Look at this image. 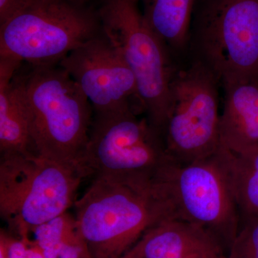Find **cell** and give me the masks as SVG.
Wrapping results in <instances>:
<instances>
[{"instance_id":"obj_1","label":"cell","mask_w":258,"mask_h":258,"mask_svg":"<svg viewBox=\"0 0 258 258\" xmlns=\"http://www.w3.org/2000/svg\"><path fill=\"white\" fill-rule=\"evenodd\" d=\"M75 208L91 258H121L150 227L170 219L154 178H93Z\"/></svg>"},{"instance_id":"obj_2","label":"cell","mask_w":258,"mask_h":258,"mask_svg":"<svg viewBox=\"0 0 258 258\" xmlns=\"http://www.w3.org/2000/svg\"><path fill=\"white\" fill-rule=\"evenodd\" d=\"M34 152L77 168L87 145L93 108L59 64L19 68Z\"/></svg>"},{"instance_id":"obj_3","label":"cell","mask_w":258,"mask_h":258,"mask_svg":"<svg viewBox=\"0 0 258 258\" xmlns=\"http://www.w3.org/2000/svg\"><path fill=\"white\" fill-rule=\"evenodd\" d=\"M103 32L86 0H30L0 25V57L32 66L58 64Z\"/></svg>"},{"instance_id":"obj_4","label":"cell","mask_w":258,"mask_h":258,"mask_svg":"<svg viewBox=\"0 0 258 258\" xmlns=\"http://www.w3.org/2000/svg\"><path fill=\"white\" fill-rule=\"evenodd\" d=\"M98 12L103 32L137 79L146 118L163 136L177 60L148 23L138 0H101Z\"/></svg>"},{"instance_id":"obj_5","label":"cell","mask_w":258,"mask_h":258,"mask_svg":"<svg viewBox=\"0 0 258 258\" xmlns=\"http://www.w3.org/2000/svg\"><path fill=\"white\" fill-rule=\"evenodd\" d=\"M83 179L76 166L36 153L1 154L0 214L23 237L63 215Z\"/></svg>"},{"instance_id":"obj_6","label":"cell","mask_w":258,"mask_h":258,"mask_svg":"<svg viewBox=\"0 0 258 258\" xmlns=\"http://www.w3.org/2000/svg\"><path fill=\"white\" fill-rule=\"evenodd\" d=\"M186 55L206 66L221 88L237 81L258 83V0H204Z\"/></svg>"},{"instance_id":"obj_7","label":"cell","mask_w":258,"mask_h":258,"mask_svg":"<svg viewBox=\"0 0 258 258\" xmlns=\"http://www.w3.org/2000/svg\"><path fill=\"white\" fill-rule=\"evenodd\" d=\"M218 79L200 61L185 55L171 80L163 139L172 162L188 164L215 155L220 141Z\"/></svg>"},{"instance_id":"obj_8","label":"cell","mask_w":258,"mask_h":258,"mask_svg":"<svg viewBox=\"0 0 258 258\" xmlns=\"http://www.w3.org/2000/svg\"><path fill=\"white\" fill-rule=\"evenodd\" d=\"M221 149L212 157L191 164L169 160L154 179L171 219L201 226L220 241L227 253L240 230V218Z\"/></svg>"},{"instance_id":"obj_9","label":"cell","mask_w":258,"mask_h":258,"mask_svg":"<svg viewBox=\"0 0 258 258\" xmlns=\"http://www.w3.org/2000/svg\"><path fill=\"white\" fill-rule=\"evenodd\" d=\"M138 112L94 115L77 169L83 178H154L169 160L162 135Z\"/></svg>"},{"instance_id":"obj_10","label":"cell","mask_w":258,"mask_h":258,"mask_svg":"<svg viewBox=\"0 0 258 258\" xmlns=\"http://www.w3.org/2000/svg\"><path fill=\"white\" fill-rule=\"evenodd\" d=\"M58 64L87 97L94 115L144 113L133 71L103 30Z\"/></svg>"},{"instance_id":"obj_11","label":"cell","mask_w":258,"mask_h":258,"mask_svg":"<svg viewBox=\"0 0 258 258\" xmlns=\"http://www.w3.org/2000/svg\"><path fill=\"white\" fill-rule=\"evenodd\" d=\"M126 258H227L223 246L201 226L167 219L149 229Z\"/></svg>"},{"instance_id":"obj_12","label":"cell","mask_w":258,"mask_h":258,"mask_svg":"<svg viewBox=\"0 0 258 258\" xmlns=\"http://www.w3.org/2000/svg\"><path fill=\"white\" fill-rule=\"evenodd\" d=\"M221 145L235 154L258 152V83L237 81L222 86Z\"/></svg>"},{"instance_id":"obj_13","label":"cell","mask_w":258,"mask_h":258,"mask_svg":"<svg viewBox=\"0 0 258 258\" xmlns=\"http://www.w3.org/2000/svg\"><path fill=\"white\" fill-rule=\"evenodd\" d=\"M18 71L15 74L8 71H0L1 154L35 153L30 137L23 83Z\"/></svg>"},{"instance_id":"obj_14","label":"cell","mask_w":258,"mask_h":258,"mask_svg":"<svg viewBox=\"0 0 258 258\" xmlns=\"http://www.w3.org/2000/svg\"><path fill=\"white\" fill-rule=\"evenodd\" d=\"M148 23L169 47L176 60L189 43L195 0H138Z\"/></svg>"},{"instance_id":"obj_15","label":"cell","mask_w":258,"mask_h":258,"mask_svg":"<svg viewBox=\"0 0 258 258\" xmlns=\"http://www.w3.org/2000/svg\"><path fill=\"white\" fill-rule=\"evenodd\" d=\"M222 155L238 210L240 228L258 220V152L235 154L222 146Z\"/></svg>"},{"instance_id":"obj_16","label":"cell","mask_w":258,"mask_h":258,"mask_svg":"<svg viewBox=\"0 0 258 258\" xmlns=\"http://www.w3.org/2000/svg\"><path fill=\"white\" fill-rule=\"evenodd\" d=\"M227 258H258V220L240 227L227 251Z\"/></svg>"},{"instance_id":"obj_17","label":"cell","mask_w":258,"mask_h":258,"mask_svg":"<svg viewBox=\"0 0 258 258\" xmlns=\"http://www.w3.org/2000/svg\"><path fill=\"white\" fill-rule=\"evenodd\" d=\"M30 0H0V25L11 18Z\"/></svg>"},{"instance_id":"obj_18","label":"cell","mask_w":258,"mask_h":258,"mask_svg":"<svg viewBox=\"0 0 258 258\" xmlns=\"http://www.w3.org/2000/svg\"><path fill=\"white\" fill-rule=\"evenodd\" d=\"M0 258H9L7 248L6 236L1 232L0 237Z\"/></svg>"},{"instance_id":"obj_19","label":"cell","mask_w":258,"mask_h":258,"mask_svg":"<svg viewBox=\"0 0 258 258\" xmlns=\"http://www.w3.org/2000/svg\"><path fill=\"white\" fill-rule=\"evenodd\" d=\"M121 258H126V257H122Z\"/></svg>"}]
</instances>
